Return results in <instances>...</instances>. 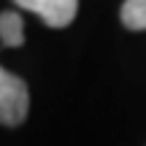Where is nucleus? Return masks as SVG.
<instances>
[{
	"label": "nucleus",
	"instance_id": "7ed1b4c3",
	"mask_svg": "<svg viewBox=\"0 0 146 146\" xmlns=\"http://www.w3.org/2000/svg\"><path fill=\"white\" fill-rule=\"evenodd\" d=\"M0 38H3L5 46H22L25 43V22L16 11L0 14Z\"/></svg>",
	"mask_w": 146,
	"mask_h": 146
},
{
	"label": "nucleus",
	"instance_id": "f03ea898",
	"mask_svg": "<svg viewBox=\"0 0 146 146\" xmlns=\"http://www.w3.org/2000/svg\"><path fill=\"white\" fill-rule=\"evenodd\" d=\"M25 11L38 14L49 27H68L76 19L78 0H14Z\"/></svg>",
	"mask_w": 146,
	"mask_h": 146
},
{
	"label": "nucleus",
	"instance_id": "f257e3e1",
	"mask_svg": "<svg viewBox=\"0 0 146 146\" xmlns=\"http://www.w3.org/2000/svg\"><path fill=\"white\" fill-rule=\"evenodd\" d=\"M30 111V92L25 78L8 73L0 65V122L5 127H16L27 119Z\"/></svg>",
	"mask_w": 146,
	"mask_h": 146
},
{
	"label": "nucleus",
	"instance_id": "20e7f679",
	"mask_svg": "<svg viewBox=\"0 0 146 146\" xmlns=\"http://www.w3.org/2000/svg\"><path fill=\"white\" fill-rule=\"evenodd\" d=\"M119 16L127 30H146V0H125Z\"/></svg>",
	"mask_w": 146,
	"mask_h": 146
}]
</instances>
